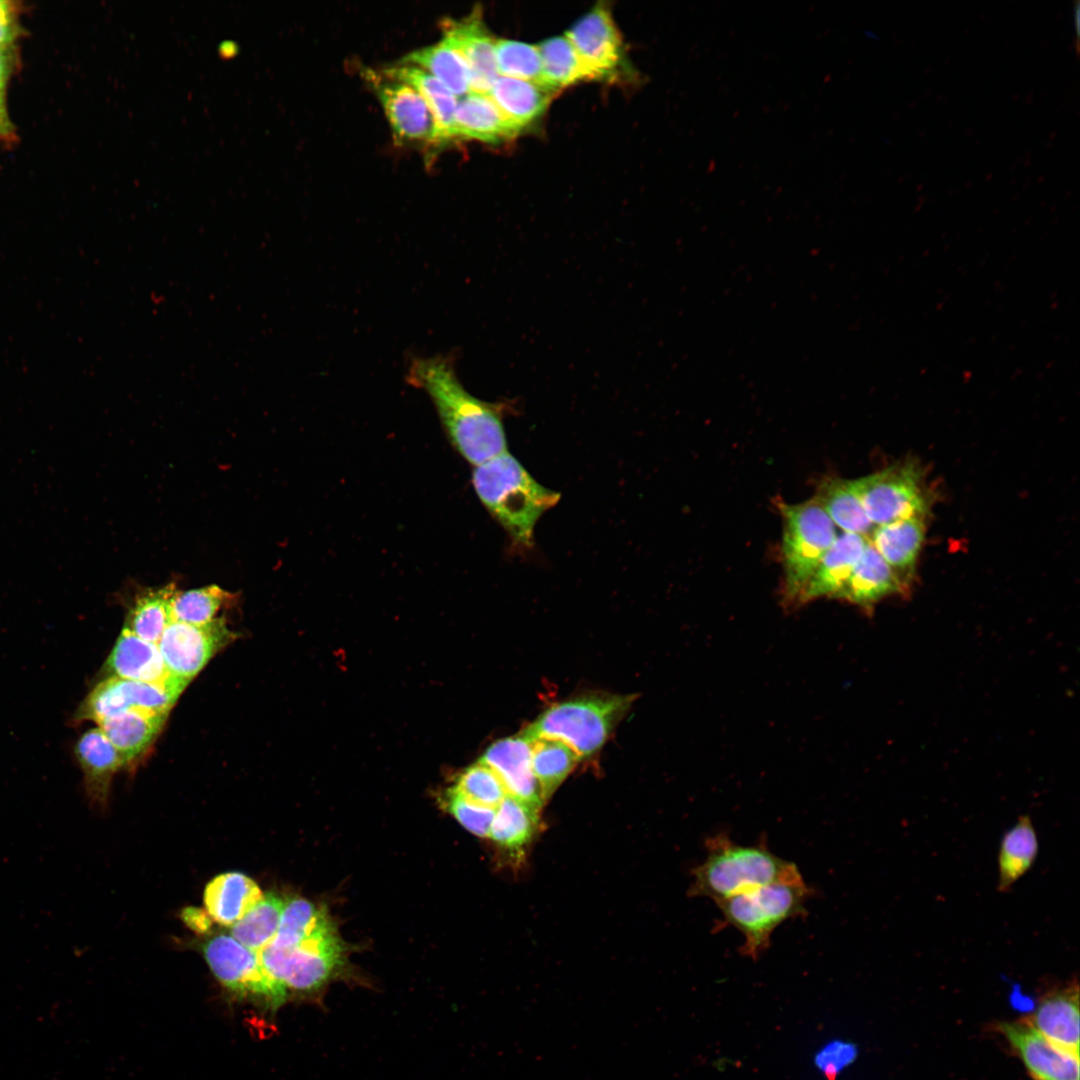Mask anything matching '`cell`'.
Segmentation results:
<instances>
[{"label":"cell","instance_id":"1","mask_svg":"<svg viewBox=\"0 0 1080 1080\" xmlns=\"http://www.w3.org/2000/svg\"><path fill=\"white\" fill-rule=\"evenodd\" d=\"M407 378L429 396L448 440L468 463L475 467L507 451L505 404L481 400L467 391L450 356L413 358Z\"/></svg>","mask_w":1080,"mask_h":1080},{"label":"cell","instance_id":"2","mask_svg":"<svg viewBox=\"0 0 1080 1080\" xmlns=\"http://www.w3.org/2000/svg\"><path fill=\"white\" fill-rule=\"evenodd\" d=\"M473 488L487 511L520 549L534 544L540 517L560 500V494L539 484L508 451L475 466Z\"/></svg>","mask_w":1080,"mask_h":1080},{"label":"cell","instance_id":"3","mask_svg":"<svg viewBox=\"0 0 1080 1080\" xmlns=\"http://www.w3.org/2000/svg\"><path fill=\"white\" fill-rule=\"evenodd\" d=\"M705 845L706 857L692 871L691 896L718 903L758 887L804 881L794 863L775 855L764 842L741 845L718 833Z\"/></svg>","mask_w":1080,"mask_h":1080},{"label":"cell","instance_id":"4","mask_svg":"<svg viewBox=\"0 0 1080 1080\" xmlns=\"http://www.w3.org/2000/svg\"><path fill=\"white\" fill-rule=\"evenodd\" d=\"M635 700L634 695L590 693L554 703L521 734L528 740L554 739L580 759L598 752Z\"/></svg>","mask_w":1080,"mask_h":1080},{"label":"cell","instance_id":"5","mask_svg":"<svg viewBox=\"0 0 1080 1080\" xmlns=\"http://www.w3.org/2000/svg\"><path fill=\"white\" fill-rule=\"evenodd\" d=\"M778 507L783 519L781 601L785 610H794L807 582L835 541L836 526L815 497L798 504L779 502Z\"/></svg>","mask_w":1080,"mask_h":1080},{"label":"cell","instance_id":"6","mask_svg":"<svg viewBox=\"0 0 1080 1080\" xmlns=\"http://www.w3.org/2000/svg\"><path fill=\"white\" fill-rule=\"evenodd\" d=\"M812 896L807 884L774 883L724 899L717 904L725 925L739 930L744 942L740 952L753 960L766 951L774 930L788 919L806 912Z\"/></svg>","mask_w":1080,"mask_h":1080},{"label":"cell","instance_id":"7","mask_svg":"<svg viewBox=\"0 0 1080 1080\" xmlns=\"http://www.w3.org/2000/svg\"><path fill=\"white\" fill-rule=\"evenodd\" d=\"M262 966L287 999L289 992L314 994L337 975L344 964V947L326 916L292 950L268 945L259 952Z\"/></svg>","mask_w":1080,"mask_h":1080},{"label":"cell","instance_id":"8","mask_svg":"<svg viewBox=\"0 0 1080 1080\" xmlns=\"http://www.w3.org/2000/svg\"><path fill=\"white\" fill-rule=\"evenodd\" d=\"M851 483L874 526L923 518L927 512L920 474L912 464L892 465Z\"/></svg>","mask_w":1080,"mask_h":1080},{"label":"cell","instance_id":"9","mask_svg":"<svg viewBox=\"0 0 1080 1080\" xmlns=\"http://www.w3.org/2000/svg\"><path fill=\"white\" fill-rule=\"evenodd\" d=\"M202 954L217 980L228 990L263 999L272 1008L285 1000L267 976L259 956L230 934H217L205 940Z\"/></svg>","mask_w":1080,"mask_h":1080},{"label":"cell","instance_id":"10","mask_svg":"<svg viewBox=\"0 0 1080 1080\" xmlns=\"http://www.w3.org/2000/svg\"><path fill=\"white\" fill-rule=\"evenodd\" d=\"M363 79L377 96L395 138L401 143H440L433 113L407 83L365 67Z\"/></svg>","mask_w":1080,"mask_h":1080},{"label":"cell","instance_id":"11","mask_svg":"<svg viewBox=\"0 0 1080 1080\" xmlns=\"http://www.w3.org/2000/svg\"><path fill=\"white\" fill-rule=\"evenodd\" d=\"M232 639L222 618L201 626L171 620L157 645L170 673L189 683Z\"/></svg>","mask_w":1080,"mask_h":1080},{"label":"cell","instance_id":"12","mask_svg":"<svg viewBox=\"0 0 1080 1080\" xmlns=\"http://www.w3.org/2000/svg\"><path fill=\"white\" fill-rule=\"evenodd\" d=\"M177 696L155 685L107 677L87 695L75 712L73 721H100L132 709L168 712Z\"/></svg>","mask_w":1080,"mask_h":1080},{"label":"cell","instance_id":"13","mask_svg":"<svg viewBox=\"0 0 1080 1080\" xmlns=\"http://www.w3.org/2000/svg\"><path fill=\"white\" fill-rule=\"evenodd\" d=\"M591 79L614 75L623 58V41L610 10L598 4L565 34Z\"/></svg>","mask_w":1080,"mask_h":1080},{"label":"cell","instance_id":"14","mask_svg":"<svg viewBox=\"0 0 1080 1080\" xmlns=\"http://www.w3.org/2000/svg\"><path fill=\"white\" fill-rule=\"evenodd\" d=\"M104 672L107 677L155 685L177 697L188 685L170 673L157 644L147 642L125 628L105 662Z\"/></svg>","mask_w":1080,"mask_h":1080},{"label":"cell","instance_id":"15","mask_svg":"<svg viewBox=\"0 0 1080 1080\" xmlns=\"http://www.w3.org/2000/svg\"><path fill=\"white\" fill-rule=\"evenodd\" d=\"M999 1029L1033 1079L1079 1080V1056L1051 1043L1029 1022H1005Z\"/></svg>","mask_w":1080,"mask_h":1080},{"label":"cell","instance_id":"16","mask_svg":"<svg viewBox=\"0 0 1080 1080\" xmlns=\"http://www.w3.org/2000/svg\"><path fill=\"white\" fill-rule=\"evenodd\" d=\"M443 38L463 58L470 76L471 92L487 94L499 74L495 60L496 40L476 10L460 20L446 19Z\"/></svg>","mask_w":1080,"mask_h":1080},{"label":"cell","instance_id":"17","mask_svg":"<svg viewBox=\"0 0 1080 1080\" xmlns=\"http://www.w3.org/2000/svg\"><path fill=\"white\" fill-rule=\"evenodd\" d=\"M479 761L498 776L508 795L541 809L544 802L532 769V742L521 733L494 742Z\"/></svg>","mask_w":1080,"mask_h":1080},{"label":"cell","instance_id":"18","mask_svg":"<svg viewBox=\"0 0 1080 1080\" xmlns=\"http://www.w3.org/2000/svg\"><path fill=\"white\" fill-rule=\"evenodd\" d=\"M906 589L907 586L868 541L861 558L833 599L851 603L871 614L880 600Z\"/></svg>","mask_w":1080,"mask_h":1080},{"label":"cell","instance_id":"19","mask_svg":"<svg viewBox=\"0 0 1080 1080\" xmlns=\"http://www.w3.org/2000/svg\"><path fill=\"white\" fill-rule=\"evenodd\" d=\"M1029 1023L1057 1047L1079 1056L1078 982L1046 993Z\"/></svg>","mask_w":1080,"mask_h":1080},{"label":"cell","instance_id":"20","mask_svg":"<svg viewBox=\"0 0 1080 1080\" xmlns=\"http://www.w3.org/2000/svg\"><path fill=\"white\" fill-rule=\"evenodd\" d=\"M868 541L867 537L855 533L838 535L803 589L798 608L822 597L833 599L861 558Z\"/></svg>","mask_w":1080,"mask_h":1080},{"label":"cell","instance_id":"21","mask_svg":"<svg viewBox=\"0 0 1080 1080\" xmlns=\"http://www.w3.org/2000/svg\"><path fill=\"white\" fill-rule=\"evenodd\" d=\"M75 755L90 800L96 805H104L113 776L126 766L121 754L100 728H94L79 738Z\"/></svg>","mask_w":1080,"mask_h":1080},{"label":"cell","instance_id":"22","mask_svg":"<svg viewBox=\"0 0 1080 1080\" xmlns=\"http://www.w3.org/2000/svg\"><path fill=\"white\" fill-rule=\"evenodd\" d=\"M259 886L240 872L222 873L213 878L204 891L205 911L212 921L233 926L263 897Z\"/></svg>","mask_w":1080,"mask_h":1080},{"label":"cell","instance_id":"23","mask_svg":"<svg viewBox=\"0 0 1080 1080\" xmlns=\"http://www.w3.org/2000/svg\"><path fill=\"white\" fill-rule=\"evenodd\" d=\"M923 520L915 517L876 526L869 539L907 587L924 540Z\"/></svg>","mask_w":1080,"mask_h":1080},{"label":"cell","instance_id":"24","mask_svg":"<svg viewBox=\"0 0 1080 1080\" xmlns=\"http://www.w3.org/2000/svg\"><path fill=\"white\" fill-rule=\"evenodd\" d=\"M168 714V712L132 709L97 724L127 765L151 747Z\"/></svg>","mask_w":1080,"mask_h":1080},{"label":"cell","instance_id":"25","mask_svg":"<svg viewBox=\"0 0 1080 1080\" xmlns=\"http://www.w3.org/2000/svg\"><path fill=\"white\" fill-rule=\"evenodd\" d=\"M517 133L487 94L469 92L458 98L454 138L498 143Z\"/></svg>","mask_w":1080,"mask_h":1080},{"label":"cell","instance_id":"26","mask_svg":"<svg viewBox=\"0 0 1080 1080\" xmlns=\"http://www.w3.org/2000/svg\"><path fill=\"white\" fill-rule=\"evenodd\" d=\"M1039 840L1032 819L1022 815L1002 836L997 855V890L1008 892L1034 865Z\"/></svg>","mask_w":1080,"mask_h":1080},{"label":"cell","instance_id":"27","mask_svg":"<svg viewBox=\"0 0 1080 1080\" xmlns=\"http://www.w3.org/2000/svg\"><path fill=\"white\" fill-rule=\"evenodd\" d=\"M487 95L519 132L544 113L552 91L534 82L498 76Z\"/></svg>","mask_w":1080,"mask_h":1080},{"label":"cell","instance_id":"28","mask_svg":"<svg viewBox=\"0 0 1080 1080\" xmlns=\"http://www.w3.org/2000/svg\"><path fill=\"white\" fill-rule=\"evenodd\" d=\"M381 71L407 83L423 97L436 120L440 143L454 138V115L458 98L441 81L426 70L402 61L383 67Z\"/></svg>","mask_w":1080,"mask_h":1080},{"label":"cell","instance_id":"29","mask_svg":"<svg viewBox=\"0 0 1080 1080\" xmlns=\"http://www.w3.org/2000/svg\"><path fill=\"white\" fill-rule=\"evenodd\" d=\"M539 811L507 794L496 807L489 837L512 856H520L536 835Z\"/></svg>","mask_w":1080,"mask_h":1080},{"label":"cell","instance_id":"30","mask_svg":"<svg viewBox=\"0 0 1080 1080\" xmlns=\"http://www.w3.org/2000/svg\"><path fill=\"white\" fill-rule=\"evenodd\" d=\"M815 498L835 526L843 532L871 535L875 526L868 519L851 480L828 478L822 481Z\"/></svg>","mask_w":1080,"mask_h":1080},{"label":"cell","instance_id":"31","mask_svg":"<svg viewBox=\"0 0 1080 1080\" xmlns=\"http://www.w3.org/2000/svg\"><path fill=\"white\" fill-rule=\"evenodd\" d=\"M400 61L416 65L441 81L457 98L471 92L468 68L459 52L444 38L414 50Z\"/></svg>","mask_w":1080,"mask_h":1080},{"label":"cell","instance_id":"32","mask_svg":"<svg viewBox=\"0 0 1080 1080\" xmlns=\"http://www.w3.org/2000/svg\"><path fill=\"white\" fill-rule=\"evenodd\" d=\"M177 592L175 584L141 594L130 608L124 628L139 638L158 644L171 622V601Z\"/></svg>","mask_w":1080,"mask_h":1080},{"label":"cell","instance_id":"33","mask_svg":"<svg viewBox=\"0 0 1080 1080\" xmlns=\"http://www.w3.org/2000/svg\"><path fill=\"white\" fill-rule=\"evenodd\" d=\"M537 47L541 59L540 85L547 90L553 91L580 80L591 79L565 35L547 39Z\"/></svg>","mask_w":1080,"mask_h":1080},{"label":"cell","instance_id":"34","mask_svg":"<svg viewBox=\"0 0 1080 1080\" xmlns=\"http://www.w3.org/2000/svg\"><path fill=\"white\" fill-rule=\"evenodd\" d=\"M532 769L543 802L547 801L580 760L575 751L554 739L532 740Z\"/></svg>","mask_w":1080,"mask_h":1080},{"label":"cell","instance_id":"35","mask_svg":"<svg viewBox=\"0 0 1080 1080\" xmlns=\"http://www.w3.org/2000/svg\"><path fill=\"white\" fill-rule=\"evenodd\" d=\"M284 902L273 893L263 895L249 912L231 926L230 935L247 948L260 952L276 936Z\"/></svg>","mask_w":1080,"mask_h":1080},{"label":"cell","instance_id":"36","mask_svg":"<svg viewBox=\"0 0 1080 1080\" xmlns=\"http://www.w3.org/2000/svg\"><path fill=\"white\" fill-rule=\"evenodd\" d=\"M326 916V912L310 901L301 897L291 898L284 902L279 927L270 944L292 950L302 943Z\"/></svg>","mask_w":1080,"mask_h":1080},{"label":"cell","instance_id":"37","mask_svg":"<svg viewBox=\"0 0 1080 1080\" xmlns=\"http://www.w3.org/2000/svg\"><path fill=\"white\" fill-rule=\"evenodd\" d=\"M230 595L217 585L176 592L171 601V619L191 625L214 621Z\"/></svg>","mask_w":1080,"mask_h":1080},{"label":"cell","instance_id":"38","mask_svg":"<svg viewBox=\"0 0 1080 1080\" xmlns=\"http://www.w3.org/2000/svg\"><path fill=\"white\" fill-rule=\"evenodd\" d=\"M495 60L499 76L540 85L541 59L537 46L515 40H496Z\"/></svg>","mask_w":1080,"mask_h":1080},{"label":"cell","instance_id":"39","mask_svg":"<svg viewBox=\"0 0 1080 1080\" xmlns=\"http://www.w3.org/2000/svg\"><path fill=\"white\" fill-rule=\"evenodd\" d=\"M452 788L472 802L495 809L507 795L498 776L480 761L461 771Z\"/></svg>","mask_w":1080,"mask_h":1080},{"label":"cell","instance_id":"40","mask_svg":"<svg viewBox=\"0 0 1080 1080\" xmlns=\"http://www.w3.org/2000/svg\"><path fill=\"white\" fill-rule=\"evenodd\" d=\"M448 811L469 832L478 837H489L495 808L470 801L452 787L445 793Z\"/></svg>","mask_w":1080,"mask_h":1080},{"label":"cell","instance_id":"41","mask_svg":"<svg viewBox=\"0 0 1080 1080\" xmlns=\"http://www.w3.org/2000/svg\"><path fill=\"white\" fill-rule=\"evenodd\" d=\"M857 1057V1048L853 1043L835 1040L826 1044L816 1055L815 1065L826 1080H836L839 1073Z\"/></svg>","mask_w":1080,"mask_h":1080},{"label":"cell","instance_id":"42","mask_svg":"<svg viewBox=\"0 0 1080 1080\" xmlns=\"http://www.w3.org/2000/svg\"><path fill=\"white\" fill-rule=\"evenodd\" d=\"M16 32L13 9L9 2L0 0V48H9Z\"/></svg>","mask_w":1080,"mask_h":1080},{"label":"cell","instance_id":"43","mask_svg":"<svg viewBox=\"0 0 1080 1080\" xmlns=\"http://www.w3.org/2000/svg\"><path fill=\"white\" fill-rule=\"evenodd\" d=\"M184 920L191 929L203 933L208 930L212 919L206 911L189 908L184 911Z\"/></svg>","mask_w":1080,"mask_h":1080},{"label":"cell","instance_id":"44","mask_svg":"<svg viewBox=\"0 0 1080 1080\" xmlns=\"http://www.w3.org/2000/svg\"><path fill=\"white\" fill-rule=\"evenodd\" d=\"M10 54L8 48H0V90H4L10 72Z\"/></svg>","mask_w":1080,"mask_h":1080},{"label":"cell","instance_id":"45","mask_svg":"<svg viewBox=\"0 0 1080 1080\" xmlns=\"http://www.w3.org/2000/svg\"><path fill=\"white\" fill-rule=\"evenodd\" d=\"M3 91L0 90V135H7L12 130V127L8 119Z\"/></svg>","mask_w":1080,"mask_h":1080}]
</instances>
